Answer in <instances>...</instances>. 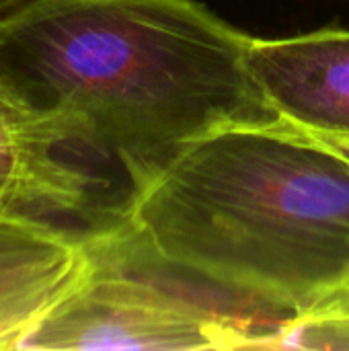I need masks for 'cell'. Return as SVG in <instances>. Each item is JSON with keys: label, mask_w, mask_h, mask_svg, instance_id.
I'll return each instance as SVG.
<instances>
[{"label": "cell", "mask_w": 349, "mask_h": 351, "mask_svg": "<svg viewBox=\"0 0 349 351\" xmlns=\"http://www.w3.org/2000/svg\"><path fill=\"white\" fill-rule=\"evenodd\" d=\"M249 41L197 0H33L0 16V86L76 119L134 195L187 144L280 119Z\"/></svg>", "instance_id": "obj_1"}, {"label": "cell", "mask_w": 349, "mask_h": 351, "mask_svg": "<svg viewBox=\"0 0 349 351\" xmlns=\"http://www.w3.org/2000/svg\"><path fill=\"white\" fill-rule=\"evenodd\" d=\"M121 214L165 259L298 321L349 280V162L284 119L187 144Z\"/></svg>", "instance_id": "obj_2"}, {"label": "cell", "mask_w": 349, "mask_h": 351, "mask_svg": "<svg viewBox=\"0 0 349 351\" xmlns=\"http://www.w3.org/2000/svg\"><path fill=\"white\" fill-rule=\"evenodd\" d=\"M70 144L84 148L76 119L0 86V214L78 218L95 226L121 212L103 197L107 181L101 175L62 156Z\"/></svg>", "instance_id": "obj_3"}, {"label": "cell", "mask_w": 349, "mask_h": 351, "mask_svg": "<svg viewBox=\"0 0 349 351\" xmlns=\"http://www.w3.org/2000/svg\"><path fill=\"white\" fill-rule=\"evenodd\" d=\"M21 350H241V343L214 325L156 306L88 274L82 288L60 304Z\"/></svg>", "instance_id": "obj_4"}, {"label": "cell", "mask_w": 349, "mask_h": 351, "mask_svg": "<svg viewBox=\"0 0 349 351\" xmlns=\"http://www.w3.org/2000/svg\"><path fill=\"white\" fill-rule=\"evenodd\" d=\"M247 66L280 119L349 132V29L251 37Z\"/></svg>", "instance_id": "obj_5"}, {"label": "cell", "mask_w": 349, "mask_h": 351, "mask_svg": "<svg viewBox=\"0 0 349 351\" xmlns=\"http://www.w3.org/2000/svg\"><path fill=\"white\" fill-rule=\"evenodd\" d=\"M88 276V261L70 228L58 241L0 257V351L21 350L31 333Z\"/></svg>", "instance_id": "obj_6"}, {"label": "cell", "mask_w": 349, "mask_h": 351, "mask_svg": "<svg viewBox=\"0 0 349 351\" xmlns=\"http://www.w3.org/2000/svg\"><path fill=\"white\" fill-rule=\"evenodd\" d=\"M70 228L51 220H39L19 214H0V257L25 249L41 247L64 237Z\"/></svg>", "instance_id": "obj_7"}, {"label": "cell", "mask_w": 349, "mask_h": 351, "mask_svg": "<svg viewBox=\"0 0 349 351\" xmlns=\"http://www.w3.org/2000/svg\"><path fill=\"white\" fill-rule=\"evenodd\" d=\"M284 348L349 351V319L296 323L286 335Z\"/></svg>", "instance_id": "obj_8"}, {"label": "cell", "mask_w": 349, "mask_h": 351, "mask_svg": "<svg viewBox=\"0 0 349 351\" xmlns=\"http://www.w3.org/2000/svg\"><path fill=\"white\" fill-rule=\"evenodd\" d=\"M294 132H298L300 136H304L306 140L331 150L333 154H337L339 158H344L349 162V132H329V130H315V128H306V125H298V123H290L286 121Z\"/></svg>", "instance_id": "obj_9"}, {"label": "cell", "mask_w": 349, "mask_h": 351, "mask_svg": "<svg viewBox=\"0 0 349 351\" xmlns=\"http://www.w3.org/2000/svg\"><path fill=\"white\" fill-rule=\"evenodd\" d=\"M327 319H349V280L341 288H337L333 294H329L325 300H321L298 323H302V321H327Z\"/></svg>", "instance_id": "obj_10"}, {"label": "cell", "mask_w": 349, "mask_h": 351, "mask_svg": "<svg viewBox=\"0 0 349 351\" xmlns=\"http://www.w3.org/2000/svg\"><path fill=\"white\" fill-rule=\"evenodd\" d=\"M29 2H33V0H0V16L6 12H12L16 8H23Z\"/></svg>", "instance_id": "obj_11"}]
</instances>
